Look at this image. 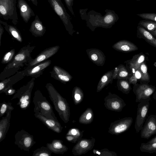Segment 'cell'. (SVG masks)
<instances>
[{
  "mask_svg": "<svg viewBox=\"0 0 156 156\" xmlns=\"http://www.w3.org/2000/svg\"><path fill=\"white\" fill-rule=\"evenodd\" d=\"M79 133V132L78 131H77V130L75 129H72L69 131L68 133H67L66 135H76Z\"/></svg>",
  "mask_w": 156,
  "mask_h": 156,
  "instance_id": "obj_42",
  "label": "cell"
},
{
  "mask_svg": "<svg viewBox=\"0 0 156 156\" xmlns=\"http://www.w3.org/2000/svg\"><path fill=\"white\" fill-rule=\"evenodd\" d=\"M155 116H156V113H155Z\"/></svg>",
  "mask_w": 156,
  "mask_h": 156,
  "instance_id": "obj_51",
  "label": "cell"
},
{
  "mask_svg": "<svg viewBox=\"0 0 156 156\" xmlns=\"http://www.w3.org/2000/svg\"><path fill=\"white\" fill-rule=\"evenodd\" d=\"M59 48V46H58L50 48L44 50L31 62L30 65H35L50 57L56 53Z\"/></svg>",
  "mask_w": 156,
  "mask_h": 156,
  "instance_id": "obj_19",
  "label": "cell"
},
{
  "mask_svg": "<svg viewBox=\"0 0 156 156\" xmlns=\"http://www.w3.org/2000/svg\"><path fill=\"white\" fill-rule=\"evenodd\" d=\"M140 148L142 152L150 154L156 153V143L151 144L142 143Z\"/></svg>",
  "mask_w": 156,
  "mask_h": 156,
  "instance_id": "obj_27",
  "label": "cell"
},
{
  "mask_svg": "<svg viewBox=\"0 0 156 156\" xmlns=\"http://www.w3.org/2000/svg\"><path fill=\"white\" fill-rule=\"evenodd\" d=\"M32 88V86L21 88L14 95L11 100L18 98V101L17 105L21 109L26 110L30 104Z\"/></svg>",
  "mask_w": 156,
  "mask_h": 156,
  "instance_id": "obj_6",
  "label": "cell"
},
{
  "mask_svg": "<svg viewBox=\"0 0 156 156\" xmlns=\"http://www.w3.org/2000/svg\"><path fill=\"white\" fill-rule=\"evenodd\" d=\"M46 88L49 98L60 117L64 122H68L69 121L70 111L66 100L62 97L52 86L48 85Z\"/></svg>",
  "mask_w": 156,
  "mask_h": 156,
  "instance_id": "obj_1",
  "label": "cell"
},
{
  "mask_svg": "<svg viewBox=\"0 0 156 156\" xmlns=\"http://www.w3.org/2000/svg\"><path fill=\"white\" fill-rule=\"evenodd\" d=\"M33 3L35 5H37V0H31Z\"/></svg>",
  "mask_w": 156,
  "mask_h": 156,
  "instance_id": "obj_49",
  "label": "cell"
},
{
  "mask_svg": "<svg viewBox=\"0 0 156 156\" xmlns=\"http://www.w3.org/2000/svg\"><path fill=\"white\" fill-rule=\"evenodd\" d=\"M7 0H0V12L3 15H6L9 11L10 5L9 1L6 2Z\"/></svg>",
  "mask_w": 156,
  "mask_h": 156,
  "instance_id": "obj_32",
  "label": "cell"
},
{
  "mask_svg": "<svg viewBox=\"0 0 156 156\" xmlns=\"http://www.w3.org/2000/svg\"><path fill=\"white\" fill-rule=\"evenodd\" d=\"M156 143V136L152 138L147 143V144H151Z\"/></svg>",
  "mask_w": 156,
  "mask_h": 156,
  "instance_id": "obj_44",
  "label": "cell"
},
{
  "mask_svg": "<svg viewBox=\"0 0 156 156\" xmlns=\"http://www.w3.org/2000/svg\"><path fill=\"white\" fill-rule=\"evenodd\" d=\"M14 53V52L13 50H12L7 53L3 58V62L6 63L9 61L12 58Z\"/></svg>",
  "mask_w": 156,
  "mask_h": 156,
  "instance_id": "obj_36",
  "label": "cell"
},
{
  "mask_svg": "<svg viewBox=\"0 0 156 156\" xmlns=\"http://www.w3.org/2000/svg\"><path fill=\"white\" fill-rule=\"evenodd\" d=\"M119 70L117 79H124L128 80L131 75L128 72L126 67L122 64L118 66Z\"/></svg>",
  "mask_w": 156,
  "mask_h": 156,
  "instance_id": "obj_28",
  "label": "cell"
},
{
  "mask_svg": "<svg viewBox=\"0 0 156 156\" xmlns=\"http://www.w3.org/2000/svg\"><path fill=\"white\" fill-rule=\"evenodd\" d=\"M92 117V114L90 113H88L86 116V119L87 120L90 119Z\"/></svg>",
  "mask_w": 156,
  "mask_h": 156,
  "instance_id": "obj_46",
  "label": "cell"
},
{
  "mask_svg": "<svg viewBox=\"0 0 156 156\" xmlns=\"http://www.w3.org/2000/svg\"><path fill=\"white\" fill-rule=\"evenodd\" d=\"M90 60L98 66H102L104 64L106 57L101 50L96 48H90L86 50Z\"/></svg>",
  "mask_w": 156,
  "mask_h": 156,
  "instance_id": "obj_14",
  "label": "cell"
},
{
  "mask_svg": "<svg viewBox=\"0 0 156 156\" xmlns=\"http://www.w3.org/2000/svg\"><path fill=\"white\" fill-rule=\"evenodd\" d=\"M137 37L143 38L150 45L156 48V38L151 33L141 26L137 27Z\"/></svg>",
  "mask_w": 156,
  "mask_h": 156,
  "instance_id": "obj_16",
  "label": "cell"
},
{
  "mask_svg": "<svg viewBox=\"0 0 156 156\" xmlns=\"http://www.w3.org/2000/svg\"><path fill=\"white\" fill-rule=\"evenodd\" d=\"M73 96L75 99V101L76 100L79 101L83 98V92L80 87L76 86L73 89Z\"/></svg>",
  "mask_w": 156,
  "mask_h": 156,
  "instance_id": "obj_33",
  "label": "cell"
},
{
  "mask_svg": "<svg viewBox=\"0 0 156 156\" xmlns=\"http://www.w3.org/2000/svg\"><path fill=\"white\" fill-rule=\"evenodd\" d=\"M115 50L125 53L131 52L138 50V47L132 42L126 40H122L116 42L112 45Z\"/></svg>",
  "mask_w": 156,
  "mask_h": 156,
  "instance_id": "obj_15",
  "label": "cell"
},
{
  "mask_svg": "<svg viewBox=\"0 0 156 156\" xmlns=\"http://www.w3.org/2000/svg\"><path fill=\"white\" fill-rule=\"evenodd\" d=\"M14 108L10 102H3L0 104V117L9 111H12Z\"/></svg>",
  "mask_w": 156,
  "mask_h": 156,
  "instance_id": "obj_30",
  "label": "cell"
},
{
  "mask_svg": "<svg viewBox=\"0 0 156 156\" xmlns=\"http://www.w3.org/2000/svg\"><path fill=\"white\" fill-rule=\"evenodd\" d=\"M52 153L47 147L42 146L34 151L32 156H51Z\"/></svg>",
  "mask_w": 156,
  "mask_h": 156,
  "instance_id": "obj_29",
  "label": "cell"
},
{
  "mask_svg": "<svg viewBox=\"0 0 156 156\" xmlns=\"http://www.w3.org/2000/svg\"><path fill=\"white\" fill-rule=\"evenodd\" d=\"M138 24L150 32L156 30V22L152 20L144 19L140 21Z\"/></svg>",
  "mask_w": 156,
  "mask_h": 156,
  "instance_id": "obj_26",
  "label": "cell"
},
{
  "mask_svg": "<svg viewBox=\"0 0 156 156\" xmlns=\"http://www.w3.org/2000/svg\"><path fill=\"white\" fill-rule=\"evenodd\" d=\"M25 58V56L24 54L19 53L15 56L14 60L16 61H21L24 60Z\"/></svg>",
  "mask_w": 156,
  "mask_h": 156,
  "instance_id": "obj_40",
  "label": "cell"
},
{
  "mask_svg": "<svg viewBox=\"0 0 156 156\" xmlns=\"http://www.w3.org/2000/svg\"><path fill=\"white\" fill-rule=\"evenodd\" d=\"M51 63L50 61H48L41 63L30 69L28 72L29 74L30 75L35 74L46 68L50 65Z\"/></svg>",
  "mask_w": 156,
  "mask_h": 156,
  "instance_id": "obj_31",
  "label": "cell"
},
{
  "mask_svg": "<svg viewBox=\"0 0 156 156\" xmlns=\"http://www.w3.org/2000/svg\"><path fill=\"white\" fill-rule=\"evenodd\" d=\"M151 98L139 102L137 106L136 116L134 126L136 132L138 133L142 129L147 116Z\"/></svg>",
  "mask_w": 156,
  "mask_h": 156,
  "instance_id": "obj_5",
  "label": "cell"
},
{
  "mask_svg": "<svg viewBox=\"0 0 156 156\" xmlns=\"http://www.w3.org/2000/svg\"><path fill=\"white\" fill-rule=\"evenodd\" d=\"M12 111L7 112L5 117L0 120V142L5 138L10 126V120Z\"/></svg>",
  "mask_w": 156,
  "mask_h": 156,
  "instance_id": "obj_17",
  "label": "cell"
},
{
  "mask_svg": "<svg viewBox=\"0 0 156 156\" xmlns=\"http://www.w3.org/2000/svg\"><path fill=\"white\" fill-rule=\"evenodd\" d=\"M53 10L60 18L67 29L72 30L70 17L61 0H48Z\"/></svg>",
  "mask_w": 156,
  "mask_h": 156,
  "instance_id": "obj_7",
  "label": "cell"
},
{
  "mask_svg": "<svg viewBox=\"0 0 156 156\" xmlns=\"http://www.w3.org/2000/svg\"><path fill=\"white\" fill-rule=\"evenodd\" d=\"M128 80L130 84L134 85L137 83V79L134 75H131L129 77Z\"/></svg>",
  "mask_w": 156,
  "mask_h": 156,
  "instance_id": "obj_39",
  "label": "cell"
},
{
  "mask_svg": "<svg viewBox=\"0 0 156 156\" xmlns=\"http://www.w3.org/2000/svg\"><path fill=\"white\" fill-rule=\"evenodd\" d=\"M153 99L156 100V91H155L153 94Z\"/></svg>",
  "mask_w": 156,
  "mask_h": 156,
  "instance_id": "obj_47",
  "label": "cell"
},
{
  "mask_svg": "<svg viewBox=\"0 0 156 156\" xmlns=\"http://www.w3.org/2000/svg\"><path fill=\"white\" fill-rule=\"evenodd\" d=\"M15 91V90L10 88L4 91L3 92L5 93L6 95H11L14 94Z\"/></svg>",
  "mask_w": 156,
  "mask_h": 156,
  "instance_id": "obj_43",
  "label": "cell"
},
{
  "mask_svg": "<svg viewBox=\"0 0 156 156\" xmlns=\"http://www.w3.org/2000/svg\"><path fill=\"white\" fill-rule=\"evenodd\" d=\"M53 70L57 78L62 82H69L72 78V76L67 72L59 67L54 66Z\"/></svg>",
  "mask_w": 156,
  "mask_h": 156,
  "instance_id": "obj_22",
  "label": "cell"
},
{
  "mask_svg": "<svg viewBox=\"0 0 156 156\" xmlns=\"http://www.w3.org/2000/svg\"><path fill=\"white\" fill-rule=\"evenodd\" d=\"M36 143L33 136L24 129L18 131L15 135V144L24 151L29 152Z\"/></svg>",
  "mask_w": 156,
  "mask_h": 156,
  "instance_id": "obj_4",
  "label": "cell"
},
{
  "mask_svg": "<svg viewBox=\"0 0 156 156\" xmlns=\"http://www.w3.org/2000/svg\"><path fill=\"white\" fill-rule=\"evenodd\" d=\"M114 72L112 76V80L114 79H117L119 68L118 66H116L114 68Z\"/></svg>",
  "mask_w": 156,
  "mask_h": 156,
  "instance_id": "obj_41",
  "label": "cell"
},
{
  "mask_svg": "<svg viewBox=\"0 0 156 156\" xmlns=\"http://www.w3.org/2000/svg\"><path fill=\"white\" fill-rule=\"evenodd\" d=\"M150 33L152 35L156 37V30L151 32Z\"/></svg>",
  "mask_w": 156,
  "mask_h": 156,
  "instance_id": "obj_48",
  "label": "cell"
},
{
  "mask_svg": "<svg viewBox=\"0 0 156 156\" xmlns=\"http://www.w3.org/2000/svg\"><path fill=\"white\" fill-rule=\"evenodd\" d=\"M105 107L108 109L116 112L122 111L126 105L124 100L119 96L110 92L105 98Z\"/></svg>",
  "mask_w": 156,
  "mask_h": 156,
  "instance_id": "obj_9",
  "label": "cell"
},
{
  "mask_svg": "<svg viewBox=\"0 0 156 156\" xmlns=\"http://www.w3.org/2000/svg\"><path fill=\"white\" fill-rule=\"evenodd\" d=\"M73 0H65V1L69 9L70 10L71 13L74 15V12L72 8Z\"/></svg>",
  "mask_w": 156,
  "mask_h": 156,
  "instance_id": "obj_38",
  "label": "cell"
},
{
  "mask_svg": "<svg viewBox=\"0 0 156 156\" xmlns=\"http://www.w3.org/2000/svg\"><path fill=\"white\" fill-rule=\"evenodd\" d=\"M30 29L34 33L39 35H41L44 31V27L41 22L37 19L31 24Z\"/></svg>",
  "mask_w": 156,
  "mask_h": 156,
  "instance_id": "obj_25",
  "label": "cell"
},
{
  "mask_svg": "<svg viewBox=\"0 0 156 156\" xmlns=\"http://www.w3.org/2000/svg\"><path fill=\"white\" fill-rule=\"evenodd\" d=\"M145 59L144 54L140 52L134 55L131 59L126 60L124 63L126 64V67L129 73L133 75Z\"/></svg>",
  "mask_w": 156,
  "mask_h": 156,
  "instance_id": "obj_11",
  "label": "cell"
},
{
  "mask_svg": "<svg viewBox=\"0 0 156 156\" xmlns=\"http://www.w3.org/2000/svg\"><path fill=\"white\" fill-rule=\"evenodd\" d=\"M136 15L143 19L150 20L156 22V13H143Z\"/></svg>",
  "mask_w": 156,
  "mask_h": 156,
  "instance_id": "obj_34",
  "label": "cell"
},
{
  "mask_svg": "<svg viewBox=\"0 0 156 156\" xmlns=\"http://www.w3.org/2000/svg\"><path fill=\"white\" fill-rule=\"evenodd\" d=\"M130 84L127 80L117 79V85L118 89L123 93L128 94L129 93L132 89Z\"/></svg>",
  "mask_w": 156,
  "mask_h": 156,
  "instance_id": "obj_24",
  "label": "cell"
},
{
  "mask_svg": "<svg viewBox=\"0 0 156 156\" xmlns=\"http://www.w3.org/2000/svg\"><path fill=\"white\" fill-rule=\"evenodd\" d=\"M34 113L39 112L46 118L58 121L53 107L46 98L39 91H36L33 98Z\"/></svg>",
  "mask_w": 156,
  "mask_h": 156,
  "instance_id": "obj_2",
  "label": "cell"
},
{
  "mask_svg": "<svg viewBox=\"0 0 156 156\" xmlns=\"http://www.w3.org/2000/svg\"><path fill=\"white\" fill-rule=\"evenodd\" d=\"M46 147L52 153L57 154H63L68 150V148L63 144V141L58 139H54L51 143H47Z\"/></svg>",
  "mask_w": 156,
  "mask_h": 156,
  "instance_id": "obj_18",
  "label": "cell"
},
{
  "mask_svg": "<svg viewBox=\"0 0 156 156\" xmlns=\"http://www.w3.org/2000/svg\"><path fill=\"white\" fill-rule=\"evenodd\" d=\"M114 71V69L108 71L102 76L98 84L97 92H100L109 83H112V77Z\"/></svg>",
  "mask_w": 156,
  "mask_h": 156,
  "instance_id": "obj_21",
  "label": "cell"
},
{
  "mask_svg": "<svg viewBox=\"0 0 156 156\" xmlns=\"http://www.w3.org/2000/svg\"><path fill=\"white\" fill-rule=\"evenodd\" d=\"M34 115L48 129L57 133L62 131L63 127L58 121L48 119L39 112L34 113Z\"/></svg>",
  "mask_w": 156,
  "mask_h": 156,
  "instance_id": "obj_12",
  "label": "cell"
},
{
  "mask_svg": "<svg viewBox=\"0 0 156 156\" xmlns=\"http://www.w3.org/2000/svg\"><path fill=\"white\" fill-rule=\"evenodd\" d=\"M134 0L138 1H141V0Z\"/></svg>",
  "mask_w": 156,
  "mask_h": 156,
  "instance_id": "obj_50",
  "label": "cell"
},
{
  "mask_svg": "<svg viewBox=\"0 0 156 156\" xmlns=\"http://www.w3.org/2000/svg\"><path fill=\"white\" fill-rule=\"evenodd\" d=\"M94 139H82L79 141L73 147L72 150L73 154L80 155L84 154L91 150L93 147Z\"/></svg>",
  "mask_w": 156,
  "mask_h": 156,
  "instance_id": "obj_13",
  "label": "cell"
},
{
  "mask_svg": "<svg viewBox=\"0 0 156 156\" xmlns=\"http://www.w3.org/2000/svg\"><path fill=\"white\" fill-rule=\"evenodd\" d=\"M5 85L2 82H1L0 83V91H2L5 88Z\"/></svg>",
  "mask_w": 156,
  "mask_h": 156,
  "instance_id": "obj_45",
  "label": "cell"
},
{
  "mask_svg": "<svg viewBox=\"0 0 156 156\" xmlns=\"http://www.w3.org/2000/svg\"><path fill=\"white\" fill-rule=\"evenodd\" d=\"M133 122L131 117H125L111 124L108 132L112 134L119 135L127 130Z\"/></svg>",
  "mask_w": 156,
  "mask_h": 156,
  "instance_id": "obj_8",
  "label": "cell"
},
{
  "mask_svg": "<svg viewBox=\"0 0 156 156\" xmlns=\"http://www.w3.org/2000/svg\"><path fill=\"white\" fill-rule=\"evenodd\" d=\"M148 83L141 81L140 84L136 83L134 85L133 91L136 95V102L150 98L155 91V86L149 85Z\"/></svg>",
  "mask_w": 156,
  "mask_h": 156,
  "instance_id": "obj_3",
  "label": "cell"
},
{
  "mask_svg": "<svg viewBox=\"0 0 156 156\" xmlns=\"http://www.w3.org/2000/svg\"><path fill=\"white\" fill-rule=\"evenodd\" d=\"M20 15L24 20L27 22L30 17L34 14L29 5L23 0H20L18 2Z\"/></svg>",
  "mask_w": 156,
  "mask_h": 156,
  "instance_id": "obj_20",
  "label": "cell"
},
{
  "mask_svg": "<svg viewBox=\"0 0 156 156\" xmlns=\"http://www.w3.org/2000/svg\"><path fill=\"white\" fill-rule=\"evenodd\" d=\"M139 74V79L143 82L149 83L150 81V76L147 72V68L146 63L143 62L136 71Z\"/></svg>",
  "mask_w": 156,
  "mask_h": 156,
  "instance_id": "obj_23",
  "label": "cell"
},
{
  "mask_svg": "<svg viewBox=\"0 0 156 156\" xmlns=\"http://www.w3.org/2000/svg\"><path fill=\"white\" fill-rule=\"evenodd\" d=\"M156 133V117L155 115H151L146 120L141 130V138L149 139Z\"/></svg>",
  "mask_w": 156,
  "mask_h": 156,
  "instance_id": "obj_10",
  "label": "cell"
},
{
  "mask_svg": "<svg viewBox=\"0 0 156 156\" xmlns=\"http://www.w3.org/2000/svg\"></svg>",
  "mask_w": 156,
  "mask_h": 156,
  "instance_id": "obj_52",
  "label": "cell"
},
{
  "mask_svg": "<svg viewBox=\"0 0 156 156\" xmlns=\"http://www.w3.org/2000/svg\"><path fill=\"white\" fill-rule=\"evenodd\" d=\"M9 30L12 35L17 40L21 42L22 38L17 30L13 27L10 26Z\"/></svg>",
  "mask_w": 156,
  "mask_h": 156,
  "instance_id": "obj_35",
  "label": "cell"
},
{
  "mask_svg": "<svg viewBox=\"0 0 156 156\" xmlns=\"http://www.w3.org/2000/svg\"><path fill=\"white\" fill-rule=\"evenodd\" d=\"M80 134V133H79L76 135H66V140L69 142L75 143L77 140L79 139V137L81 136Z\"/></svg>",
  "mask_w": 156,
  "mask_h": 156,
  "instance_id": "obj_37",
  "label": "cell"
}]
</instances>
